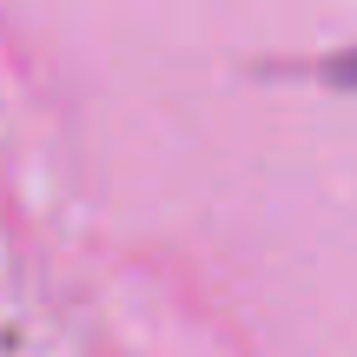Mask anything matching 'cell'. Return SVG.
Masks as SVG:
<instances>
[{
  "label": "cell",
  "instance_id": "6da1fadb",
  "mask_svg": "<svg viewBox=\"0 0 357 357\" xmlns=\"http://www.w3.org/2000/svg\"><path fill=\"white\" fill-rule=\"evenodd\" d=\"M324 79H331V86H344V93H357V47H351V53H337V60L324 66Z\"/></svg>",
  "mask_w": 357,
  "mask_h": 357
}]
</instances>
